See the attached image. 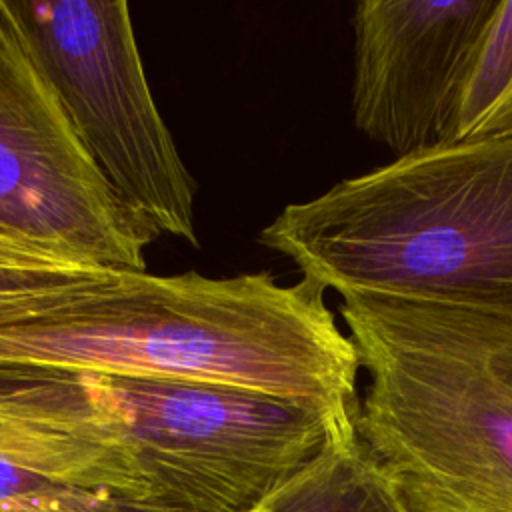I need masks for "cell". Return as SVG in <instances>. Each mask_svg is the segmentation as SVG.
<instances>
[{"label":"cell","mask_w":512,"mask_h":512,"mask_svg":"<svg viewBox=\"0 0 512 512\" xmlns=\"http://www.w3.org/2000/svg\"><path fill=\"white\" fill-rule=\"evenodd\" d=\"M324 288L268 272L118 280L0 326V366L190 380L292 400L356 424L360 358Z\"/></svg>","instance_id":"1"},{"label":"cell","mask_w":512,"mask_h":512,"mask_svg":"<svg viewBox=\"0 0 512 512\" xmlns=\"http://www.w3.org/2000/svg\"><path fill=\"white\" fill-rule=\"evenodd\" d=\"M260 242L302 278L512 320V138L468 140L288 204Z\"/></svg>","instance_id":"2"},{"label":"cell","mask_w":512,"mask_h":512,"mask_svg":"<svg viewBox=\"0 0 512 512\" xmlns=\"http://www.w3.org/2000/svg\"><path fill=\"white\" fill-rule=\"evenodd\" d=\"M340 296L370 376L356 434L410 512H512V320Z\"/></svg>","instance_id":"3"},{"label":"cell","mask_w":512,"mask_h":512,"mask_svg":"<svg viewBox=\"0 0 512 512\" xmlns=\"http://www.w3.org/2000/svg\"><path fill=\"white\" fill-rule=\"evenodd\" d=\"M144 482L134 512H248L356 424L276 396L190 380L84 374Z\"/></svg>","instance_id":"4"},{"label":"cell","mask_w":512,"mask_h":512,"mask_svg":"<svg viewBox=\"0 0 512 512\" xmlns=\"http://www.w3.org/2000/svg\"><path fill=\"white\" fill-rule=\"evenodd\" d=\"M84 148L158 236L198 246L196 182L152 98L124 0L8 2Z\"/></svg>","instance_id":"5"},{"label":"cell","mask_w":512,"mask_h":512,"mask_svg":"<svg viewBox=\"0 0 512 512\" xmlns=\"http://www.w3.org/2000/svg\"><path fill=\"white\" fill-rule=\"evenodd\" d=\"M156 238L84 148L10 4L0 0V240L146 272V248Z\"/></svg>","instance_id":"6"},{"label":"cell","mask_w":512,"mask_h":512,"mask_svg":"<svg viewBox=\"0 0 512 512\" xmlns=\"http://www.w3.org/2000/svg\"><path fill=\"white\" fill-rule=\"evenodd\" d=\"M500 0H364L354 10L356 128L396 158L456 142L464 88Z\"/></svg>","instance_id":"7"},{"label":"cell","mask_w":512,"mask_h":512,"mask_svg":"<svg viewBox=\"0 0 512 512\" xmlns=\"http://www.w3.org/2000/svg\"><path fill=\"white\" fill-rule=\"evenodd\" d=\"M248 512H410L358 434L334 440Z\"/></svg>","instance_id":"8"},{"label":"cell","mask_w":512,"mask_h":512,"mask_svg":"<svg viewBox=\"0 0 512 512\" xmlns=\"http://www.w3.org/2000/svg\"><path fill=\"white\" fill-rule=\"evenodd\" d=\"M122 274L0 240V326L110 284Z\"/></svg>","instance_id":"9"},{"label":"cell","mask_w":512,"mask_h":512,"mask_svg":"<svg viewBox=\"0 0 512 512\" xmlns=\"http://www.w3.org/2000/svg\"><path fill=\"white\" fill-rule=\"evenodd\" d=\"M512 138V0H500L474 58L456 142Z\"/></svg>","instance_id":"10"}]
</instances>
